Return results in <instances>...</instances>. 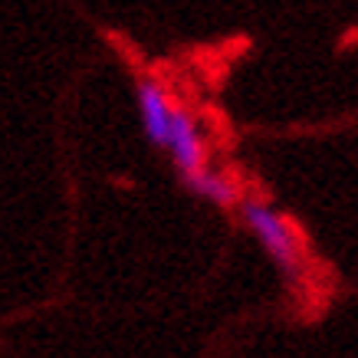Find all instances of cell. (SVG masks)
I'll return each instance as SVG.
<instances>
[{
    "instance_id": "1",
    "label": "cell",
    "mask_w": 358,
    "mask_h": 358,
    "mask_svg": "<svg viewBox=\"0 0 358 358\" xmlns=\"http://www.w3.org/2000/svg\"><path fill=\"white\" fill-rule=\"evenodd\" d=\"M240 217L247 224V230L257 237V243L263 247V253L273 260V266L286 276L289 282H303L306 280V257H303V243L299 234L289 224V217L276 210L270 201L263 197H240Z\"/></svg>"
},
{
    "instance_id": "2",
    "label": "cell",
    "mask_w": 358,
    "mask_h": 358,
    "mask_svg": "<svg viewBox=\"0 0 358 358\" xmlns=\"http://www.w3.org/2000/svg\"><path fill=\"white\" fill-rule=\"evenodd\" d=\"M158 148L171 158V164L181 174V181H187L197 171L210 168V162H207V135L201 129L197 115L187 109L185 102H174L171 122H168V131H164Z\"/></svg>"
},
{
    "instance_id": "3",
    "label": "cell",
    "mask_w": 358,
    "mask_h": 358,
    "mask_svg": "<svg viewBox=\"0 0 358 358\" xmlns=\"http://www.w3.org/2000/svg\"><path fill=\"white\" fill-rule=\"evenodd\" d=\"M185 185L194 197H201V201H207V204H214V207H237L240 204V185L227 171H217V168L197 171L194 178H187Z\"/></svg>"
}]
</instances>
